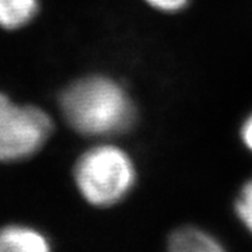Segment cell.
<instances>
[{
    "mask_svg": "<svg viewBox=\"0 0 252 252\" xmlns=\"http://www.w3.org/2000/svg\"><path fill=\"white\" fill-rule=\"evenodd\" d=\"M61 108L67 124L86 136L124 133L136 119L129 94L118 81L105 76L74 81L63 91Z\"/></svg>",
    "mask_w": 252,
    "mask_h": 252,
    "instance_id": "6da1fadb",
    "label": "cell"
},
{
    "mask_svg": "<svg viewBox=\"0 0 252 252\" xmlns=\"http://www.w3.org/2000/svg\"><path fill=\"white\" fill-rule=\"evenodd\" d=\"M74 181L90 205L109 207L124 200L135 187V162L118 146H95L77 160Z\"/></svg>",
    "mask_w": 252,
    "mask_h": 252,
    "instance_id": "7a4b0ae2",
    "label": "cell"
},
{
    "mask_svg": "<svg viewBox=\"0 0 252 252\" xmlns=\"http://www.w3.org/2000/svg\"><path fill=\"white\" fill-rule=\"evenodd\" d=\"M52 121L35 107L16 105L0 94V161H18L35 154L49 139Z\"/></svg>",
    "mask_w": 252,
    "mask_h": 252,
    "instance_id": "3957f363",
    "label": "cell"
},
{
    "mask_svg": "<svg viewBox=\"0 0 252 252\" xmlns=\"http://www.w3.org/2000/svg\"><path fill=\"white\" fill-rule=\"evenodd\" d=\"M0 252H52L44 235L23 225H7L0 230Z\"/></svg>",
    "mask_w": 252,
    "mask_h": 252,
    "instance_id": "277c9868",
    "label": "cell"
},
{
    "mask_svg": "<svg viewBox=\"0 0 252 252\" xmlns=\"http://www.w3.org/2000/svg\"><path fill=\"white\" fill-rule=\"evenodd\" d=\"M168 252H227L220 241L196 227H181L168 238Z\"/></svg>",
    "mask_w": 252,
    "mask_h": 252,
    "instance_id": "5b68a950",
    "label": "cell"
},
{
    "mask_svg": "<svg viewBox=\"0 0 252 252\" xmlns=\"http://www.w3.org/2000/svg\"><path fill=\"white\" fill-rule=\"evenodd\" d=\"M38 11V0H0V26L14 28L26 26Z\"/></svg>",
    "mask_w": 252,
    "mask_h": 252,
    "instance_id": "8992f818",
    "label": "cell"
},
{
    "mask_svg": "<svg viewBox=\"0 0 252 252\" xmlns=\"http://www.w3.org/2000/svg\"><path fill=\"white\" fill-rule=\"evenodd\" d=\"M234 210L244 227L252 234V178L244 184L235 199Z\"/></svg>",
    "mask_w": 252,
    "mask_h": 252,
    "instance_id": "52a82bcc",
    "label": "cell"
},
{
    "mask_svg": "<svg viewBox=\"0 0 252 252\" xmlns=\"http://www.w3.org/2000/svg\"><path fill=\"white\" fill-rule=\"evenodd\" d=\"M150 7L162 13H177L187 7L189 0H144Z\"/></svg>",
    "mask_w": 252,
    "mask_h": 252,
    "instance_id": "ba28073f",
    "label": "cell"
},
{
    "mask_svg": "<svg viewBox=\"0 0 252 252\" xmlns=\"http://www.w3.org/2000/svg\"><path fill=\"white\" fill-rule=\"evenodd\" d=\"M240 135H241V140H243L244 146L252 153V114L244 121Z\"/></svg>",
    "mask_w": 252,
    "mask_h": 252,
    "instance_id": "9c48e42d",
    "label": "cell"
}]
</instances>
